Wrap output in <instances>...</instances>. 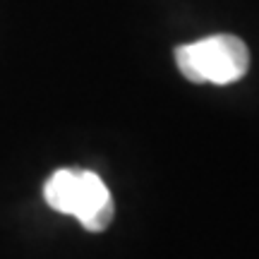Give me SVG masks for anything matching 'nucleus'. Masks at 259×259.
<instances>
[{
	"mask_svg": "<svg viewBox=\"0 0 259 259\" xmlns=\"http://www.w3.org/2000/svg\"><path fill=\"white\" fill-rule=\"evenodd\" d=\"M44 197L51 209L74 216L89 233L106 231L113 221V197L94 170L60 168L46 180Z\"/></svg>",
	"mask_w": 259,
	"mask_h": 259,
	"instance_id": "f257e3e1",
	"label": "nucleus"
},
{
	"mask_svg": "<svg viewBox=\"0 0 259 259\" xmlns=\"http://www.w3.org/2000/svg\"><path fill=\"white\" fill-rule=\"evenodd\" d=\"M178 70L194 84H233L250 67V51L233 34H216L176 48Z\"/></svg>",
	"mask_w": 259,
	"mask_h": 259,
	"instance_id": "f03ea898",
	"label": "nucleus"
}]
</instances>
